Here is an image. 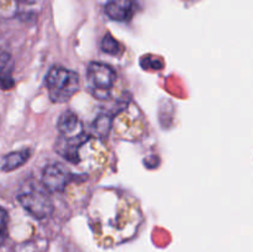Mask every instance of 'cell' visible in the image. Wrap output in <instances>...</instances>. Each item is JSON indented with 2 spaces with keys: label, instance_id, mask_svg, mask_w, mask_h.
Masks as SVG:
<instances>
[{
  "label": "cell",
  "instance_id": "cell-6",
  "mask_svg": "<svg viewBox=\"0 0 253 252\" xmlns=\"http://www.w3.org/2000/svg\"><path fill=\"white\" fill-rule=\"evenodd\" d=\"M137 10L136 0H108L105 4V14L115 21H128Z\"/></svg>",
  "mask_w": 253,
  "mask_h": 252
},
{
  "label": "cell",
  "instance_id": "cell-2",
  "mask_svg": "<svg viewBox=\"0 0 253 252\" xmlns=\"http://www.w3.org/2000/svg\"><path fill=\"white\" fill-rule=\"evenodd\" d=\"M46 85L52 101L66 103L79 90L81 81L76 72L54 66L47 74Z\"/></svg>",
  "mask_w": 253,
  "mask_h": 252
},
{
  "label": "cell",
  "instance_id": "cell-10",
  "mask_svg": "<svg viewBox=\"0 0 253 252\" xmlns=\"http://www.w3.org/2000/svg\"><path fill=\"white\" fill-rule=\"evenodd\" d=\"M111 125H113V118L108 114H101L94 120L93 125H91V131L95 136L104 138L110 132Z\"/></svg>",
  "mask_w": 253,
  "mask_h": 252
},
{
  "label": "cell",
  "instance_id": "cell-9",
  "mask_svg": "<svg viewBox=\"0 0 253 252\" xmlns=\"http://www.w3.org/2000/svg\"><path fill=\"white\" fill-rule=\"evenodd\" d=\"M29 157V150H21L16 151V152H11L2 158L1 163H0V168H1V170H4V172H11V170L16 169V168L21 167L24 163H26Z\"/></svg>",
  "mask_w": 253,
  "mask_h": 252
},
{
  "label": "cell",
  "instance_id": "cell-1",
  "mask_svg": "<svg viewBox=\"0 0 253 252\" xmlns=\"http://www.w3.org/2000/svg\"><path fill=\"white\" fill-rule=\"evenodd\" d=\"M16 199L21 207L37 220L47 219L53 212V203L49 192L42 183L34 178L25 179L20 184Z\"/></svg>",
  "mask_w": 253,
  "mask_h": 252
},
{
  "label": "cell",
  "instance_id": "cell-7",
  "mask_svg": "<svg viewBox=\"0 0 253 252\" xmlns=\"http://www.w3.org/2000/svg\"><path fill=\"white\" fill-rule=\"evenodd\" d=\"M58 130L61 132L62 136H67V137H71V136H77L79 133L84 132L83 125H82L81 120H79L78 116L76 115L72 111H66L61 115V118L58 119Z\"/></svg>",
  "mask_w": 253,
  "mask_h": 252
},
{
  "label": "cell",
  "instance_id": "cell-5",
  "mask_svg": "<svg viewBox=\"0 0 253 252\" xmlns=\"http://www.w3.org/2000/svg\"><path fill=\"white\" fill-rule=\"evenodd\" d=\"M88 138L89 136L85 132H82L77 136H71V137L61 135L57 140L54 150L69 162L78 163L81 160L79 158V150L88 141Z\"/></svg>",
  "mask_w": 253,
  "mask_h": 252
},
{
  "label": "cell",
  "instance_id": "cell-11",
  "mask_svg": "<svg viewBox=\"0 0 253 252\" xmlns=\"http://www.w3.org/2000/svg\"><path fill=\"white\" fill-rule=\"evenodd\" d=\"M101 49H103L105 53L113 54V56H118L123 52V47L121 44L114 39L111 35H106L104 36L103 41H101Z\"/></svg>",
  "mask_w": 253,
  "mask_h": 252
},
{
  "label": "cell",
  "instance_id": "cell-3",
  "mask_svg": "<svg viewBox=\"0 0 253 252\" xmlns=\"http://www.w3.org/2000/svg\"><path fill=\"white\" fill-rule=\"evenodd\" d=\"M86 77L89 85L95 90L96 95H99V93H104L105 96L108 95V90L111 89L116 79V74L113 68L100 62H91L89 64Z\"/></svg>",
  "mask_w": 253,
  "mask_h": 252
},
{
  "label": "cell",
  "instance_id": "cell-4",
  "mask_svg": "<svg viewBox=\"0 0 253 252\" xmlns=\"http://www.w3.org/2000/svg\"><path fill=\"white\" fill-rule=\"evenodd\" d=\"M72 179V173L66 166L61 163H52L47 166L42 174V184L49 193H58L64 190Z\"/></svg>",
  "mask_w": 253,
  "mask_h": 252
},
{
  "label": "cell",
  "instance_id": "cell-12",
  "mask_svg": "<svg viewBox=\"0 0 253 252\" xmlns=\"http://www.w3.org/2000/svg\"><path fill=\"white\" fill-rule=\"evenodd\" d=\"M7 226H9V217L7 212L0 207V245L5 242L7 239Z\"/></svg>",
  "mask_w": 253,
  "mask_h": 252
},
{
  "label": "cell",
  "instance_id": "cell-8",
  "mask_svg": "<svg viewBox=\"0 0 253 252\" xmlns=\"http://www.w3.org/2000/svg\"><path fill=\"white\" fill-rule=\"evenodd\" d=\"M14 58L7 52L0 53V88L6 90L15 84L14 79Z\"/></svg>",
  "mask_w": 253,
  "mask_h": 252
}]
</instances>
